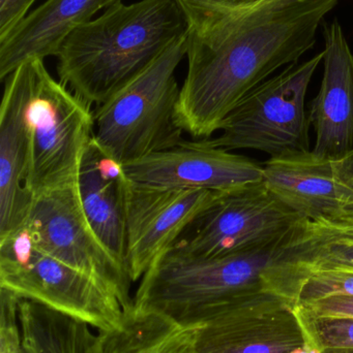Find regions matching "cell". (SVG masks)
I'll list each match as a JSON object with an SVG mask.
<instances>
[{
  "label": "cell",
  "mask_w": 353,
  "mask_h": 353,
  "mask_svg": "<svg viewBox=\"0 0 353 353\" xmlns=\"http://www.w3.org/2000/svg\"><path fill=\"white\" fill-rule=\"evenodd\" d=\"M187 19L188 72L176 119L194 139L213 138L251 90L316 43L340 0H178Z\"/></svg>",
  "instance_id": "1"
},
{
  "label": "cell",
  "mask_w": 353,
  "mask_h": 353,
  "mask_svg": "<svg viewBox=\"0 0 353 353\" xmlns=\"http://www.w3.org/2000/svg\"><path fill=\"white\" fill-rule=\"evenodd\" d=\"M305 228L306 220L274 244L221 256H195L173 245L141 278L134 306L163 313L182 325H197L209 311L261 290L294 300L296 255Z\"/></svg>",
  "instance_id": "2"
},
{
  "label": "cell",
  "mask_w": 353,
  "mask_h": 353,
  "mask_svg": "<svg viewBox=\"0 0 353 353\" xmlns=\"http://www.w3.org/2000/svg\"><path fill=\"white\" fill-rule=\"evenodd\" d=\"M187 28L178 0L120 2L66 37L56 56L60 81L90 105H102L144 72Z\"/></svg>",
  "instance_id": "3"
},
{
  "label": "cell",
  "mask_w": 353,
  "mask_h": 353,
  "mask_svg": "<svg viewBox=\"0 0 353 353\" xmlns=\"http://www.w3.org/2000/svg\"><path fill=\"white\" fill-rule=\"evenodd\" d=\"M186 56L187 32L93 112V139L120 165L184 142L176 119L180 88L175 72Z\"/></svg>",
  "instance_id": "4"
},
{
  "label": "cell",
  "mask_w": 353,
  "mask_h": 353,
  "mask_svg": "<svg viewBox=\"0 0 353 353\" xmlns=\"http://www.w3.org/2000/svg\"><path fill=\"white\" fill-rule=\"evenodd\" d=\"M323 51L292 63L251 90L225 118L216 138L202 142L225 150L259 151L269 157L310 151L307 93Z\"/></svg>",
  "instance_id": "5"
},
{
  "label": "cell",
  "mask_w": 353,
  "mask_h": 353,
  "mask_svg": "<svg viewBox=\"0 0 353 353\" xmlns=\"http://www.w3.org/2000/svg\"><path fill=\"white\" fill-rule=\"evenodd\" d=\"M0 288L80 319L99 332L118 327L124 315L113 292L44 252L26 224L0 238Z\"/></svg>",
  "instance_id": "6"
},
{
  "label": "cell",
  "mask_w": 353,
  "mask_h": 353,
  "mask_svg": "<svg viewBox=\"0 0 353 353\" xmlns=\"http://www.w3.org/2000/svg\"><path fill=\"white\" fill-rule=\"evenodd\" d=\"M90 103L58 82L44 59H33L29 107L30 157L26 187L33 197L76 184L85 150L93 137Z\"/></svg>",
  "instance_id": "7"
},
{
  "label": "cell",
  "mask_w": 353,
  "mask_h": 353,
  "mask_svg": "<svg viewBox=\"0 0 353 353\" xmlns=\"http://www.w3.org/2000/svg\"><path fill=\"white\" fill-rule=\"evenodd\" d=\"M25 224L44 252L101 282L117 296L124 311L132 308V280L126 268L104 246L87 221L77 184L33 197Z\"/></svg>",
  "instance_id": "8"
},
{
  "label": "cell",
  "mask_w": 353,
  "mask_h": 353,
  "mask_svg": "<svg viewBox=\"0 0 353 353\" xmlns=\"http://www.w3.org/2000/svg\"><path fill=\"white\" fill-rule=\"evenodd\" d=\"M304 219L276 199L263 182L226 191L176 245L199 257L263 248L289 236Z\"/></svg>",
  "instance_id": "9"
},
{
  "label": "cell",
  "mask_w": 353,
  "mask_h": 353,
  "mask_svg": "<svg viewBox=\"0 0 353 353\" xmlns=\"http://www.w3.org/2000/svg\"><path fill=\"white\" fill-rule=\"evenodd\" d=\"M223 193L143 184L126 179V267L132 282L141 279Z\"/></svg>",
  "instance_id": "10"
},
{
  "label": "cell",
  "mask_w": 353,
  "mask_h": 353,
  "mask_svg": "<svg viewBox=\"0 0 353 353\" xmlns=\"http://www.w3.org/2000/svg\"><path fill=\"white\" fill-rule=\"evenodd\" d=\"M294 306L271 290L222 305L198 321L195 353H294L306 347Z\"/></svg>",
  "instance_id": "11"
},
{
  "label": "cell",
  "mask_w": 353,
  "mask_h": 353,
  "mask_svg": "<svg viewBox=\"0 0 353 353\" xmlns=\"http://www.w3.org/2000/svg\"><path fill=\"white\" fill-rule=\"evenodd\" d=\"M122 169L133 182L220 192L263 182L261 165L201 140H184L173 148L122 165Z\"/></svg>",
  "instance_id": "12"
},
{
  "label": "cell",
  "mask_w": 353,
  "mask_h": 353,
  "mask_svg": "<svg viewBox=\"0 0 353 353\" xmlns=\"http://www.w3.org/2000/svg\"><path fill=\"white\" fill-rule=\"evenodd\" d=\"M32 89L30 59L6 77L0 107V238L25 225L32 205L33 196L26 187Z\"/></svg>",
  "instance_id": "13"
},
{
  "label": "cell",
  "mask_w": 353,
  "mask_h": 353,
  "mask_svg": "<svg viewBox=\"0 0 353 353\" xmlns=\"http://www.w3.org/2000/svg\"><path fill=\"white\" fill-rule=\"evenodd\" d=\"M323 81L309 119L315 132L312 152L336 161L353 151V52L338 19L323 23Z\"/></svg>",
  "instance_id": "14"
},
{
  "label": "cell",
  "mask_w": 353,
  "mask_h": 353,
  "mask_svg": "<svg viewBox=\"0 0 353 353\" xmlns=\"http://www.w3.org/2000/svg\"><path fill=\"white\" fill-rule=\"evenodd\" d=\"M263 182L284 205L308 222L327 219L353 199V190L336 172L335 161L312 150L269 157Z\"/></svg>",
  "instance_id": "15"
},
{
  "label": "cell",
  "mask_w": 353,
  "mask_h": 353,
  "mask_svg": "<svg viewBox=\"0 0 353 353\" xmlns=\"http://www.w3.org/2000/svg\"><path fill=\"white\" fill-rule=\"evenodd\" d=\"M122 0H47L27 14L0 41V79L6 80L27 60L57 56L64 39L77 27L93 20L103 8Z\"/></svg>",
  "instance_id": "16"
},
{
  "label": "cell",
  "mask_w": 353,
  "mask_h": 353,
  "mask_svg": "<svg viewBox=\"0 0 353 353\" xmlns=\"http://www.w3.org/2000/svg\"><path fill=\"white\" fill-rule=\"evenodd\" d=\"M126 183L122 165L108 157L93 137L79 168V199L97 238L124 267Z\"/></svg>",
  "instance_id": "17"
},
{
  "label": "cell",
  "mask_w": 353,
  "mask_h": 353,
  "mask_svg": "<svg viewBox=\"0 0 353 353\" xmlns=\"http://www.w3.org/2000/svg\"><path fill=\"white\" fill-rule=\"evenodd\" d=\"M200 327L133 305L118 327L99 336L104 353H195Z\"/></svg>",
  "instance_id": "18"
},
{
  "label": "cell",
  "mask_w": 353,
  "mask_h": 353,
  "mask_svg": "<svg viewBox=\"0 0 353 353\" xmlns=\"http://www.w3.org/2000/svg\"><path fill=\"white\" fill-rule=\"evenodd\" d=\"M18 319L25 353H104L90 325L41 303L19 296Z\"/></svg>",
  "instance_id": "19"
},
{
  "label": "cell",
  "mask_w": 353,
  "mask_h": 353,
  "mask_svg": "<svg viewBox=\"0 0 353 353\" xmlns=\"http://www.w3.org/2000/svg\"><path fill=\"white\" fill-rule=\"evenodd\" d=\"M296 263L303 280L314 273L339 272L353 274V240L347 238H314L305 232Z\"/></svg>",
  "instance_id": "20"
},
{
  "label": "cell",
  "mask_w": 353,
  "mask_h": 353,
  "mask_svg": "<svg viewBox=\"0 0 353 353\" xmlns=\"http://www.w3.org/2000/svg\"><path fill=\"white\" fill-rule=\"evenodd\" d=\"M309 347L319 353H353V317L314 316L294 306Z\"/></svg>",
  "instance_id": "21"
},
{
  "label": "cell",
  "mask_w": 353,
  "mask_h": 353,
  "mask_svg": "<svg viewBox=\"0 0 353 353\" xmlns=\"http://www.w3.org/2000/svg\"><path fill=\"white\" fill-rule=\"evenodd\" d=\"M19 296L0 288V353H25L18 319Z\"/></svg>",
  "instance_id": "22"
},
{
  "label": "cell",
  "mask_w": 353,
  "mask_h": 353,
  "mask_svg": "<svg viewBox=\"0 0 353 353\" xmlns=\"http://www.w3.org/2000/svg\"><path fill=\"white\" fill-rule=\"evenodd\" d=\"M307 232L314 238H347L353 240V199L332 217L307 221Z\"/></svg>",
  "instance_id": "23"
},
{
  "label": "cell",
  "mask_w": 353,
  "mask_h": 353,
  "mask_svg": "<svg viewBox=\"0 0 353 353\" xmlns=\"http://www.w3.org/2000/svg\"><path fill=\"white\" fill-rule=\"evenodd\" d=\"M296 306L314 316L353 317V296H327Z\"/></svg>",
  "instance_id": "24"
},
{
  "label": "cell",
  "mask_w": 353,
  "mask_h": 353,
  "mask_svg": "<svg viewBox=\"0 0 353 353\" xmlns=\"http://www.w3.org/2000/svg\"><path fill=\"white\" fill-rule=\"evenodd\" d=\"M37 0H0V41L27 16Z\"/></svg>",
  "instance_id": "25"
},
{
  "label": "cell",
  "mask_w": 353,
  "mask_h": 353,
  "mask_svg": "<svg viewBox=\"0 0 353 353\" xmlns=\"http://www.w3.org/2000/svg\"><path fill=\"white\" fill-rule=\"evenodd\" d=\"M336 172L340 180L353 190V151L335 161Z\"/></svg>",
  "instance_id": "26"
},
{
  "label": "cell",
  "mask_w": 353,
  "mask_h": 353,
  "mask_svg": "<svg viewBox=\"0 0 353 353\" xmlns=\"http://www.w3.org/2000/svg\"><path fill=\"white\" fill-rule=\"evenodd\" d=\"M217 1L228 4H242L249 3V2L255 1V0H217Z\"/></svg>",
  "instance_id": "27"
}]
</instances>
